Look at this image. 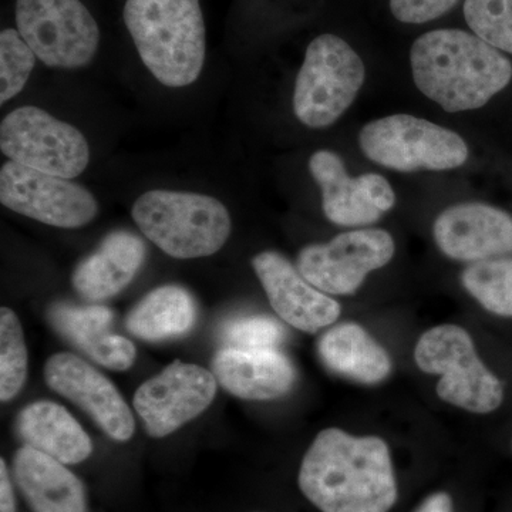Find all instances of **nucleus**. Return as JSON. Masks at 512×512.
I'll use <instances>...</instances> for the list:
<instances>
[{"mask_svg": "<svg viewBox=\"0 0 512 512\" xmlns=\"http://www.w3.org/2000/svg\"><path fill=\"white\" fill-rule=\"evenodd\" d=\"M214 373L194 363L174 360L138 387L133 404L148 436H170L204 413L217 394Z\"/></svg>", "mask_w": 512, "mask_h": 512, "instance_id": "obj_12", "label": "nucleus"}, {"mask_svg": "<svg viewBox=\"0 0 512 512\" xmlns=\"http://www.w3.org/2000/svg\"><path fill=\"white\" fill-rule=\"evenodd\" d=\"M28 377V348L18 315L0 309V400L10 402L25 386Z\"/></svg>", "mask_w": 512, "mask_h": 512, "instance_id": "obj_25", "label": "nucleus"}, {"mask_svg": "<svg viewBox=\"0 0 512 512\" xmlns=\"http://www.w3.org/2000/svg\"><path fill=\"white\" fill-rule=\"evenodd\" d=\"M0 150L23 167L57 177H79L90 147L79 128L35 106L13 110L0 124Z\"/></svg>", "mask_w": 512, "mask_h": 512, "instance_id": "obj_8", "label": "nucleus"}, {"mask_svg": "<svg viewBox=\"0 0 512 512\" xmlns=\"http://www.w3.org/2000/svg\"><path fill=\"white\" fill-rule=\"evenodd\" d=\"M133 220L165 254L177 259L217 254L231 235V215L217 198L153 190L134 202Z\"/></svg>", "mask_w": 512, "mask_h": 512, "instance_id": "obj_4", "label": "nucleus"}, {"mask_svg": "<svg viewBox=\"0 0 512 512\" xmlns=\"http://www.w3.org/2000/svg\"><path fill=\"white\" fill-rule=\"evenodd\" d=\"M47 386L77 404L110 439L127 441L134 436L136 421L113 383L96 367L73 353H56L45 365Z\"/></svg>", "mask_w": 512, "mask_h": 512, "instance_id": "obj_13", "label": "nucleus"}, {"mask_svg": "<svg viewBox=\"0 0 512 512\" xmlns=\"http://www.w3.org/2000/svg\"><path fill=\"white\" fill-rule=\"evenodd\" d=\"M396 254L390 232L379 228L342 232L326 244L301 249L296 268L303 278L328 295H353L370 272L389 265Z\"/></svg>", "mask_w": 512, "mask_h": 512, "instance_id": "obj_10", "label": "nucleus"}, {"mask_svg": "<svg viewBox=\"0 0 512 512\" xmlns=\"http://www.w3.org/2000/svg\"><path fill=\"white\" fill-rule=\"evenodd\" d=\"M0 202L20 215L64 229L84 227L99 212L96 198L82 185L10 160L0 170Z\"/></svg>", "mask_w": 512, "mask_h": 512, "instance_id": "obj_11", "label": "nucleus"}, {"mask_svg": "<svg viewBox=\"0 0 512 512\" xmlns=\"http://www.w3.org/2000/svg\"><path fill=\"white\" fill-rule=\"evenodd\" d=\"M146 244L128 231H114L74 268L73 288L90 302L107 301L133 282L146 261Z\"/></svg>", "mask_w": 512, "mask_h": 512, "instance_id": "obj_19", "label": "nucleus"}, {"mask_svg": "<svg viewBox=\"0 0 512 512\" xmlns=\"http://www.w3.org/2000/svg\"><path fill=\"white\" fill-rule=\"evenodd\" d=\"M414 84L447 113L477 110L511 83L512 63L474 33L439 29L410 50Z\"/></svg>", "mask_w": 512, "mask_h": 512, "instance_id": "obj_2", "label": "nucleus"}, {"mask_svg": "<svg viewBox=\"0 0 512 512\" xmlns=\"http://www.w3.org/2000/svg\"><path fill=\"white\" fill-rule=\"evenodd\" d=\"M414 512H453V501L447 493H436L427 497Z\"/></svg>", "mask_w": 512, "mask_h": 512, "instance_id": "obj_32", "label": "nucleus"}, {"mask_svg": "<svg viewBox=\"0 0 512 512\" xmlns=\"http://www.w3.org/2000/svg\"><path fill=\"white\" fill-rule=\"evenodd\" d=\"M441 254L458 262H480L512 254V215L493 205L464 202L448 207L433 224Z\"/></svg>", "mask_w": 512, "mask_h": 512, "instance_id": "obj_14", "label": "nucleus"}, {"mask_svg": "<svg viewBox=\"0 0 512 512\" xmlns=\"http://www.w3.org/2000/svg\"><path fill=\"white\" fill-rule=\"evenodd\" d=\"M197 320V303L183 286L164 285L147 293L131 309L126 328L146 342L175 339L190 332Z\"/></svg>", "mask_w": 512, "mask_h": 512, "instance_id": "obj_23", "label": "nucleus"}, {"mask_svg": "<svg viewBox=\"0 0 512 512\" xmlns=\"http://www.w3.org/2000/svg\"><path fill=\"white\" fill-rule=\"evenodd\" d=\"M123 18L158 82L173 89L197 82L207 55L200 0H127Z\"/></svg>", "mask_w": 512, "mask_h": 512, "instance_id": "obj_3", "label": "nucleus"}, {"mask_svg": "<svg viewBox=\"0 0 512 512\" xmlns=\"http://www.w3.org/2000/svg\"><path fill=\"white\" fill-rule=\"evenodd\" d=\"M414 362L421 372L440 376L437 396L473 414H490L504 402V384L480 355L467 329L453 323L434 326L417 340Z\"/></svg>", "mask_w": 512, "mask_h": 512, "instance_id": "obj_5", "label": "nucleus"}, {"mask_svg": "<svg viewBox=\"0 0 512 512\" xmlns=\"http://www.w3.org/2000/svg\"><path fill=\"white\" fill-rule=\"evenodd\" d=\"M366 79L362 57L342 37L325 33L313 39L293 90V111L303 126H333L355 103Z\"/></svg>", "mask_w": 512, "mask_h": 512, "instance_id": "obj_6", "label": "nucleus"}, {"mask_svg": "<svg viewBox=\"0 0 512 512\" xmlns=\"http://www.w3.org/2000/svg\"><path fill=\"white\" fill-rule=\"evenodd\" d=\"M0 512H16L15 491L3 458L0 460Z\"/></svg>", "mask_w": 512, "mask_h": 512, "instance_id": "obj_31", "label": "nucleus"}, {"mask_svg": "<svg viewBox=\"0 0 512 512\" xmlns=\"http://www.w3.org/2000/svg\"><path fill=\"white\" fill-rule=\"evenodd\" d=\"M222 339L229 348L278 349L285 340V329L271 316H242L229 320L222 330Z\"/></svg>", "mask_w": 512, "mask_h": 512, "instance_id": "obj_28", "label": "nucleus"}, {"mask_svg": "<svg viewBox=\"0 0 512 512\" xmlns=\"http://www.w3.org/2000/svg\"><path fill=\"white\" fill-rule=\"evenodd\" d=\"M302 494L322 512H389L397 481L389 444L377 436H353L330 427L303 456Z\"/></svg>", "mask_w": 512, "mask_h": 512, "instance_id": "obj_1", "label": "nucleus"}, {"mask_svg": "<svg viewBox=\"0 0 512 512\" xmlns=\"http://www.w3.org/2000/svg\"><path fill=\"white\" fill-rule=\"evenodd\" d=\"M252 266L272 309L292 328L316 333L340 318V303L309 284L279 252H261L252 259Z\"/></svg>", "mask_w": 512, "mask_h": 512, "instance_id": "obj_15", "label": "nucleus"}, {"mask_svg": "<svg viewBox=\"0 0 512 512\" xmlns=\"http://www.w3.org/2000/svg\"><path fill=\"white\" fill-rule=\"evenodd\" d=\"M37 56L19 30L0 33V104L22 92L35 69Z\"/></svg>", "mask_w": 512, "mask_h": 512, "instance_id": "obj_27", "label": "nucleus"}, {"mask_svg": "<svg viewBox=\"0 0 512 512\" xmlns=\"http://www.w3.org/2000/svg\"><path fill=\"white\" fill-rule=\"evenodd\" d=\"M461 284L485 311L512 318V258L474 262L461 274Z\"/></svg>", "mask_w": 512, "mask_h": 512, "instance_id": "obj_24", "label": "nucleus"}, {"mask_svg": "<svg viewBox=\"0 0 512 512\" xmlns=\"http://www.w3.org/2000/svg\"><path fill=\"white\" fill-rule=\"evenodd\" d=\"M458 0H390V10L399 22L421 25L446 15Z\"/></svg>", "mask_w": 512, "mask_h": 512, "instance_id": "obj_29", "label": "nucleus"}, {"mask_svg": "<svg viewBox=\"0 0 512 512\" xmlns=\"http://www.w3.org/2000/svg\"><path fill=\"white\" fill-rule=\"evenodd\" d=\"M309 171L322 191L323 214L339 227H366L376 224L382 212L370 207L350 177L339 154L319 150L309 160Z\"/></svg>", "mask_w": 512, "mask_h": 512, "instance_id": "obj_22", "label": "nucleus"}, {"mask_svg": "<svg viewBox=\"0 0 512 512\" xmlns=\"http://www.w3.org/2000/svg\"><path fill=\"white\" fill-rule=\"evenodd\" d=\"M16 25L37 59L55 69L87 66L99 50V25L80 0H16Z\"/></svg>", "mask_w": 512, "mask_h": 512, "instance_id": "obj_9", "label": "nucleus"}, {"mask_svg": "<svg viewBox=\"0 0 512 512\" xmlns=\"http://www.w3.org/2000/svg\"><path fill=\"white\" fill-rule=\"evenodd\" d=\"M357 140L367 160L399 173L456 170L470 156L456 131L406 113L370 121Z\"/></svg>", "mask_w": 512, "mask_h": 512, "instance_id": "obj_7", "label": "nucleus"}, {"mask_svg": "<svg viewBox=\"0 0 512 512\" xmlns=\"http://www.w3.org/2000/svg\"><path fill=\"white\" fill-rule=\"evenodd\" d=\"M113 312L106 306L57 302L47 311L52 328L93 362L124 372L134 365L137 350L131 340L111 333Z\"/></svg>", "mask_w": 512, "mask_h": 512, "instance_id": "obj_17", "label": "nucleus"}, {"mask_svg": "<svg viewBox=\"0 0 512 512\" xmlns=\"http://www.w3.org/2000/svg\"><path fill=\"white\" fill-rule=\"evenodd\" d=\"M356 183L363 200L382 214L392 210L396 205V194H394L392 185L383 175L363 174L356 178Z\"/></svg>", "mask_w": 512, "mask_h": 512, "instance_id": "obj_30", "label": "nucleus"}, {"mask_svg": "<svg viewBox=\"0 0 512 512\" xmlns=\"http://www.w3.org/2000/svg\"><path fill=\"white\" fill-rule=\"evenodd\" d=\"M13 477L32 512H87L86 488L66 464L29 446L13 457Z\"/></svg>", "mask_w": 512, "mask_h": 512, "instance_id": "obj_18", "label": "nucleus"}, {"mask_svg": "<svg viewBox=\"0 0 512 512\" xmlns=\"http://www.w3.org/2000/svg\"><path fill=\"white\" fill-rule=\"evenodd\" d=\"M318 352L330 372L352 382L379 384L393 372L387 350L356 322L339 323L323 333Z\"/></svg>", "mask_w": 512, "mask_h": 512, "instance_id": "obj_20", "label": "nucleus"}, {"mask_svg": "<svg viewBox=\"0 0 512 512\" xmlns=\"http://www.w3.org/2000/svg\"><path fill=\"white\" fill-rule=\"evenodd\" d=\"M25 446L36 448L63 464H79L93 453V443L79 421L60 404L30 403L16 420Z\"/></svg>", "mask_w": 512, "mask_h": 512, "instance_id": "obj_21", "label": "nucleus"}, {"mask_svg": "<svg viewBox=\"0 0 512 512\" xmlns=\"http://www.w3.org/2000/svg\"><path fill=\"white\" fill-rule=\"evenodd\" d=\"M464 18L474 35L512 55V0H466Z\"/></svg>", "mask_w": 512, "mask_h": 512, "instance_id": "obj_26", "label": "nucleus"}, {"mask_svg": "<svg viewBox=\"0 0 512 512\" xmlns=\"http://www.w3.org/2000/svg\"><path fill=\"white\" fill-rule=\"evenodd\" d=\"M212 373L222 389L251 402L281 399L296 382L295 366L278 349L225 346L212 359Z\"/></svg>", "mask_w": 512, "mask_h": 512, "instance_id": "obj_16", "label": "nucleus"}]
</instances>
